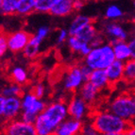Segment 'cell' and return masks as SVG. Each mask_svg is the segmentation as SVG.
I'll list each match as a JSON object with an SVG mask.
<instances>
[{
    "label": "cell",
    "instance_id": "6da1fadb",
    "mask_svg": "<svg viewBox=\"0 0 135 135\" xmlns=\"http://www.w3.org/2000/svg\"><path fill=\"white\" fill-rule=\"evenodd\" d=\"M67 117V103L65 101L55 100L48 103L33 124L37 135H54L59 125Z\"/></svg>",
    "mask_w": 135,
    "mask_h": 135
},
{
    "label": "cell",
    "instance_id": "7a4b0ae2",
    "mask_svg": "<svg viewBox=\"0 0 135 135\" xmlns=\"http://www.w3.org/2000/svg\"><path fill=\"white\" fill-rule=\"evenodd\" d=\"M91 124L101 135L110 133H125L133 124L124 121L109 110L97 112L91 117Z\"/></svg>",
    "mask_w": 135,
    "mask_h": 135
},
{
    "label": "cell",
    "instance_id": "3957f363",
    "mask_svg": "<svg viewBox=\"0 0 135 135\" xmlns=\"http://www.w3.org/2000/svg\"><path fill=\"white\" fill-rule=\"evenodd\" d=\"M115 61L113 47L109 43L93 47L90 53L84 57L83 64L91 70H106Z\"/></svg>",
    "mask_w": 135,
    "mask_h": 135
},
{
    "label": "cell",
    "instance_id": "277c9868",
    "mask_svg": "<svg viewBox=\"0 0 135 135\" xmlns=\"http://www.w3.org/2000/svg\"><path fill=\"white\" fill-rule=\"evenodd\" d=\"M109 112L132 124L135 117V99L131 94H121L109 103Z\"/></svg>",
    "mask_w": 135,
    "mask_h": 135
},
{
    "label": "cell",
    "instance_id": "5b68a950",
    "mask_svg": "<svg viewBox=\"0 0 135 135\" xmlns=\"http://www.w3.org/2000/svg\"><path fill=\"white\" fill-rule=\"evenodd\" d=\"M104 35L109 39L110 43L113 44L114 42H127L128 39V31L124 26L118 22H112L106 21L102 26Z\"/></svg>",
    "mask_w": 135,
    "mask_h": 135
},
{
    "label": "cell",
    "instance_id": "8992f818",
    "mask_svg": "<svg viewBox=\"0 0 135 135\" xmlns=\"http://www.w3.org/2000/svg\"><path fill=\"white\" fill-rule=\"evenodd\" d=\"M67 112L68 117L82 122L84 118L87 117L88 113L90 112V107L79 95H75L68 101Z\"/></svg>",
    "mask_w": 135,
    "mask_h": 135
},
{
    "label": "cell",
    "instance_id": "52a82bcc",
    "mask_svg": "<svg viewBox=\"0 0 135 135\" xmlns=\"http://www.w3.org/2000/svg\"><path fill=\"white\" fill-rule=\"evenodd\" d=\"M2 131L4 135H37L33 124H28L20 119L6 122Z\"/></svg>",
    "mask_w": 135,
    "mask_h": 135
},
{
    "label": "cell",
    "instance_id": "ba28073f",
    "mask_svg": "<svg viewBox=\"0 0 135 135\" xmlns=\"http://www.w3.org/2000/svg\"><path fill=\"white\" fill-rule=\"evenodd\" d=\"M84 83V79L80 72L79 65H74L67 70L62 79V85L64 90L69 92H76Z\"/></svg>",
    "mask_w": 135,
    "mask_h": 135
},
{
    "label": "cell",
    "instance_id": "9c48e42d",
    "mask_svg": "<svg viewBox=\"0 0 135 135\" xmlns=\"http://www.w3.org/2000/svg\"><path fill=\"white\" fill-rule=\"evenodd\" d=\"M31 35L26 30H17L7 35L8 49L13 53H18L25 49Z\"/></svg>",
    "mask_w": 135,
    "mask_h": 135
},
{
    "label": "cell",
    "instance_id": "30bf717a",
    "mask_svg": "<svg viewBox=\"0 0 135 135\" xmlns=\"http://www.w3.org/2000/svg\"><path fill=\"white\" fill-rule=\"evenodd\" d=\"M21 112H22V109H21L20 97H5L4 110H3L2 115V118L5 120V122L19 119Z\"/></svg>",
    "mask_w": 135,
    "mask_h": 135
},
{
    "label": "cell",
    "instance_id": "8fae6325",
    "mask_svg": "<svg viewBox=\"0 0 135 135\" xmlns=\"http://www.w3.org/2000/svg\"><path fill=\"white\" fill-rule=\"evenodd\" d=\"M82 126L83 122L67 117L59 125L54 135H79Z\"/></svg>",
    "mask_w": 135,
    "mask_h": 135
},
{
    "label": "cell",
    "instance_id": "7c38bea8",
    "mask_svg": "<svg viewBox=\"0 0 135 135\" xmlns=\"http://www.w3.org/2000/svg\"><path fill=\"white\" fill-rule=\"evenodd\" d=\"M46 105H47V103L44 99H37V101L30 108L21 112L19 119L26 122V123H28V124H34L38 115L45 110Z\"/></svg>",
    "mask_w": 135,
    "mask_h": 135
},
{
    "label": "cell",
    "instance_id": "4fadbf2b",
    "mask_svg": "<svg viewBox=\"0 0 135 135\" xmlns=\"http://www.w3.org/2000/svg\"><path fill=\"white\" fill-rule=\"evenodd\" d=\"M78 95L83 101H85L88 105H92L98 98L99 91L97 90L95 86L92 85L89 81H86L78 90Z\"/></svg>",
    "mask_w": 135,
    "mask_h": 135
},
{
    "label": "cell",
    "instance_id": "5bb4252c",
    "mask_svg": "<svg viewBox=\"0 0 135 135\" xmlns=\"http://www.w3.org/2000/svg\"><path fill=\"white\" fill-rule=\"evenodd\" d=\"M73 11V0H55L49 12L56 17H65Z\"/></svg>",
    "mask_w": 135,
    "mask_h": 135
},
{
    "label": "cell",
    "instance_id": "9a60e30c",
    "mask_svg": "<svg viewBox=\"0 0 135 135\" xmlns=\"http://www.w3.org/2000/svg\"><path fill=\"white\" fill-rule=\"evenodd\" d=\"M107 77H108L110 85L116 84L123 79V75H124V62L115 60L106 70Z\"/></svg>",
    "mask_w": 135,
    "mask_h": 135
},
{
    "label": "cell",
    "instance_id": "2e32d148",
    "mask_svg": "<svg viewBox=\"0 0 135 135\" xmlns=\"http://www.w3.org/2000/svg\"><path fill=\"white\" fill-rule=\"evenodd\" d=\"M113 47V54L116 61H122V62H126L129 60H133L131 52L128 47V43L127 42H114L113 44H110Z\"/></svg>",
    "mask_w": 135,
    "mask_h": 135
},
{
    "label": "cell",
    "instance_id": "e0dca14e",
    "mask_svg": "<svg viewBox=\"0 0 135 135\" xmlns=\"http://www.w3.org/2000/svg\"><path fill=\"white\" fill-rule=\"evenodd\" d=\"M93 24V19L84 14H78L73 18L67 29L69 36H76L79 31H81L88 25Z\"/></svg>",
    "mask_w": 135,
    "mask_h": 135
},
{
    "label": "cell",
    "instance_id": "ac0fdd59",
    "mask_svg": "<svg viewBox=\"0 0 135 135\" xmlns=\"http://www.w3.org/2000/svg\"><path fill=\"white\" fill-rule=\"evenodd\" d=\"M66 43H67L68 47L70 49L75 53H78L79 55H80L81 57H86L92 50L90 45L83 43L82 41H80L76 36H69Z\"/></svg>",
    "mask_w": 135,
    "mask_h": 135
},
{
    "label": "cell",
    "instance_id": "d6986e66",
    "mask_svg": "<svg viewBox=\"0 0 135 135\" xmlns=\"http://www.w3.org/2000/svg\"><path fill=\"white\" fill-rule=\"evenodd\" d=\"M88 81L95 86L99 92L110 86V82L105 70H93Z\"/></svg>",
    "mask_w": 135,
    "mask_h": 135
},
{
    "label": "cell",
    "instance_id": "ffe728a7",
    "mask_svg": "<svg viewBox=\"0 0 135 135\" xmlns=\"http://www.w3.org/2000/svg\"><path fill=\"white\" fill-rule=\"evenodd\" d=\"M42 43H43V40L39 39L35 35H31L27 46L25 47V49L23 50L24 56L27 59L36 58L40 53V47L42 45Z\"/></svg>",
    "mask_w": 135,
    "mask_h": 135
},
{
    "label": "cell",
    "instance_id": "44dd1931",
    "mask_svg": "<svg viewBox=\"0 0 135 135\" xmlns=\"http://www.w3.org/2000/svg\"><path fill=\"white\" fill-rule=\"evenodd\" d=\"M99 34V31L97 30V27L94 24H90L87 27H84L81 31L76 35L77 38H79L80 41H82L83 43H86L88 45H90L94 42L97 36Z\"/></svg>",
    "mask_w": 135,
    "mask_h": 135
},
{
    "label": "cell",
    "instance_id": "7402d4cb",
    "mask_svg": "<svg viewBox=\"0 0 135 135\" xmlns=\"http://www.w3.org/2000/svg\"><path fill=\"white\" fill-rule=\"evenodd\" d=\"M11 77L13 80V83L22 86L28 80V73L26 68L22 66H14L11 71Z\"/></svg>",
    "mask_w": 135,
    "mask_h": 135
},
{
    "label": "cell",
    "instance_id": "603a6c76",
    "mask_svg": "<svg viewBox=\"0 0 135 135\" xmlns=\"http://www.w3.org/2000/svg\"><path fill=\"white\" fill-rule=\"evenodd\" d=\"M124 11L116 4H110L105 9L104 16L108 21L116 22L117 20H120L124 17Z\"/></svg>",
    "mask_w": 135,
    "mask_h": 135
},
{
    "label": "cell",
    "instance_id": "cb8c5ba5",
    "mask_svg": "<svg viewBox=\"0 0 135 135\" xmlns=\"http://www.w3.org/2000/svg\"><path fill=\"white\" fill-rule=\"evenodd\" d=\"M18 0H1L0 12L4 15H14L17 11Z\"/></svg>",
    "mask_w": 135,
    "mask_h": 135
},
{
    "label": "cell",
    "instance_id": "d4e9b609",
    "mask_svg": "<svg viewBox=\"0 0 135 135\" xmlns=\"http://www.w3.org/2000/svg\"><path fill=\"white\" fill-rule=\"evenodd\" d=\"M23 93L24 92H23L22 86L18 85V84L16 83H9L3 88L0 95H3L4 97H20Z\"/></svg>",
    "mask_w": 135,
    "mask_h": 135
},
{
    "label": "cell",
    "instance_id": "484cf974",
    "mask_svg": "<svg viewBox=\"0 0 135 135\" xmlns=\"http://www.w3.org/2000/svg\"><path fill=\"white\" fill-rule=\"evenodd\" d=\"M34 11V0H18V6L16 14L18 15H29Z\"/></svg>",
    "mask_w": 135,
    "mask_h": 135
},
{
    "label": "cell",
    "instance_id": "4316f807",
    "mask_svg": "<svg viewBox=\"0 0 135 135\" xmlns=\"http://www.w3.org/2000/svg\"><path fill=\"white\" fill-rule=\"evenodd\" d=\"M37 99L38 98L32 94L31 91L23 93L20 97L21 109H22V110H26L30 108V107L37 101Z\"/></svg>",
    "mask_w": 135,
    "mask_h": 135
},
{
    "label": "cell",
    "instance_id": "83f0119b",
    "mask_svg": "<svg viewBox=\"0 0 135 135\" xmlns=\"http://www.w3.org/2000/svg\"><path fill=\"white\" fill-rule=\"evenodd\" d=\"M55 0H34V11L40 13L49 12Z\"/></svg>",
    "mask_w": 135,
    "mask_h": 135
},
{
    "label": "cell",
    "instance_id": "f1b7e54d",
    "mask_svg": "<svg viewBox=\"0 0 135 135\" xmlns=\"http://www.w3.org/2000/svg\"><path fill=\"white\" fill-rule=\"evenodd\" d=\"M123 79H126L128 82H133L135 79V61L134 60L124 62V75Z\"/></svg>",
    "mask_w": 135,
    "mask_h": 135
},
{
    "label": "cell",
    "instance_id": "f546056e",
    "mask_svg": "<svg viewBox=\"0 0 135 135\" xmlns=\"http://www.w3.org/2000/svg\"><path fill=\"white\" fill-rule=\"evenodd\" d=\"M79 135H101V134L94 128V126L91 123H85V124H83L82 128H81Z\"/></svg>",
    "mask_w": 135,
    "mask_h": 135
},
{
    "label": "cell",
    "instance_id": "4dcf8cb0",
    "mask_svg": "<svg viewBox=\"0 0 135 135\" xmlns=\"http://www.w3.org/2000/svg\"><path fill=\"white\" fill-rule=\"evenodd\" d=\"M31 93L38 99H43L45 95V86L43 83H37L33 87Z\"/></svg>",
    "mask_w": 135,
    "mask_h": 135
},
{
    "label": "cell",
    "instance_id": "1f68e13d",
    "mask_svg": "<svg viewBox=\"0 0 135 135\" xmlns=\"http://www.w3.org/2000/svg\"><path fill=\"white\" fill-rule=\"evenodd\" d=\"M50 33V27L48 26H41L37 28L36 30V33L34 34L35 36H37L39 39L41 40H45L48 37Z\"/></svg>",
    "mask_w": 135,
    "mask_h": 135
},
{
    "label": "cell",
    "instance_id": "d6a6232c",
    "mask_svg": "<svg viewBox=\"0 0 135 135\" xmlns=\"http://www.w3.org/2000/svg\"><path fill=\"white\" fill-rule=\"evenodd\" d=\"M68 37H69V33H68L67 29L66 28H61L58 31L56 37V43L58 45H61L62 44H64L67 41Z\"/></svg>",
    "mask_w": 135,
    "mask_h": 135
},
{
    "label": "cell",
    "instance_id": "836d02e7",
    "mask_svg": "<svg viewBox=\"0 0 135 135\" xmlns=\"http://www.w3.org/2000/svg\"><path fill=\"white\" fill-rule=\"evenodd\" d=\"M7 50V35L0 32V59L4 56Z\"/></svg>",
    "mask_w": 135,
    "mask_h": 135
},
{
    "label": "cell",
    "instance_id": "e575fe53",
    "mask_svg": "<svg viewBox=\"0 0 135 135\" xmlns=\"http://www.w3.org/2000/svg\"><path fill=\"white\" fill-rule=\"evenodd\" d=\"M79 68H80V72L81 75H82V78L84 79V82L89 80V78H90L91 74H92V71L89 67H87L86 65L82 64V65H79Z\"/></svg>",
    "mask_w": 135,
    "mask_h": 135
},
{
    "label": "cell",
    "instance_id": "d590c367",
    "mask_svg": "<svg viewBox=\"0 0 135 135\" xmlns=\"http://www.w3.org/2000/svg\"><path fill=\"white\" fill-rule=\"evenodd\" d=\"M84 5L85 2L84 1H81V0H75L73 1V9L74 11H79L84 8Z\"/></svg>",
    "mask_w": 135,
    "mask_h": 135
},
{
    "label": "cell",
    "instance_id": "8d00e7d4",
    "mask_svg": "<svg viewBox=\"0 0 135 135\" xmlns=\"http://www.w3.org/2000/svg\"><path fill=\"white\" fill-rule=\"evenodd\" d=\"M127 43H128V47H129V50L131 52V55H132V58L133 60L135 59V41L134 39H131V40H128L127 41Z\"/></svg>",
    "mask_w": 135,
    "mask_h": 135
},
{
    "label": "cell",
    "instance_id": "74e56055",
    "mask_svg": "<svg viewBox=\"0 0 135 135\" xmlns=\"http://www.w3.org/2000/svg\"><path fill=\"white\" fill-rule=\"evenodd\" d=\"M4 103H5V97L0 95V118H2L3 110H4Z\"/></svg>",
    "mask_w": 135,
    "mask_h": 135
},
{
    "label": "cell",
    "instance_id": "f35d334b",
    "mask_svg": "<svg viewBox=\"0 0 135 135\" xmlns=\"http://www.w3.org/2000/svg\"><path fill=\"white\" fill-rule=\"evenodd\" d=\"M125 135H135V128H134V126L131 125L129 128L127 129V131L124 133Z\"/></svg>",
    "mask_w": 135,
    "mask_h": 135
},
{
    "label": "cell",
    "instance_id": "ab89813d",
    "mask_svg": "<svg viewBox=\"0 0 135 135\" xmlns=\"http://www.w3.org/2000/svg\"><path fill=\"white\" fill-rule=\"evenodd\" d=\"M104 135H125L124 133H110V134H104Z\"/></svg>",
    "mask_w": 135,
    "mask_h": 135
},
{
    "label": "cell",
    "instance_id": "60d3db41",
    "mask_svg": "<svg viewBox=\"0 0 135 135\" xmlns=\"http://www.w3.org/2000/svg\"><path fill=\"white\" fill-rule=\"evenodd\" d=\"M0 6H1V0H0Z\"/></svg>",
    "mask_w": 135,
    "mask_h": 135
}]
</instances>
